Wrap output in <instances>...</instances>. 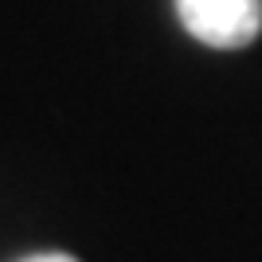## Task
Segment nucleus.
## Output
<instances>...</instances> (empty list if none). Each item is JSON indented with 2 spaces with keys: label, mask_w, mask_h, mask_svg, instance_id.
I'll use <instances>...</instances> for the list:
<instances>
[{
  "label": "nucleus",
  "mask_w": 262,
  "mask_h": 262,
  "mask_svg": "<svg viewBox=\"0 0 262 262\" xmlns=\"http://www.w3.org/2000/svg\"><path fill=\"white\" fill-rule=\"evenodd\" d=\"M176 16L208 47H247L262 32V0H176Z\"/></svg>",
  "instance_id": "nucleus-1"
},
{
  "label": "nucleus",
  "mask_w": 262,
  "mask_h": 262,
  "mask_svg": "<svg viewBox=\"0 0 262 262\" xmlns=\"http://www.w3.org/2000/svg\"><path fill=\"white\" fill-rule=\"evenodd\" d=\"M24 262H78V258H71V254H59V251H47V254H32V258H24Z\"/></svg>",
  "instance_id": "nucleus-2"
}]
</instances>
